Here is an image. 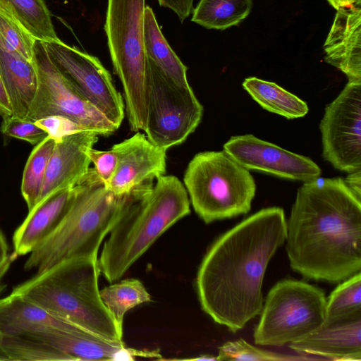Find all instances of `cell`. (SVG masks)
<instances>
[{
  "instance_id": "obj_12",
  "label": "cell",
  "mask_w": 361,
  "mask_h": 361,
  "mask_svg": "<svg viewBox=\"0 0 361 361\" xmlns=\"http://www.w3.org/2000/svg\"><path fill=\"white\" fill-rule=\"evenodd\" d=\"M322 157L336 169H361V82H348L326 108L319 126Z\"/></svg>"
},
{
  "instance_id": "obj_23",
  "label": "cell",
  "mask_w": 361,
  "mask_h": 361,
  "mask_svg": "<svg viewBox=\"0 0 361 361\" xmlns=\"http://www.w3.org/2000/svg\"><path fill=\"white\" fill-rule=\"evenodd\" d=\"M0 8L12 16L35 39L60 40L44 0H0Z\"/></svg>"
},
{
  "instance_id": "obj_9",
  "label": "cell",
  "mask_w": 361,
  "mask_h": 361,
  "mask_svg": "<svg viewBox=\"0 0 361 361\" xmlns=\"http://www.w3.org/2000/svg\"><path fill=\"white\" fill-rule=\"evenodd\" d=\"M147 120L145 133L166 150L184 142L200 123L203 106L191 87L178 86L147 58Z\"/></svg>"
},
{
  "instance_id": "obj_2",
  "label": "cell",
  "mask_w": 361,
  "mask_h": 361,
  "mask_svg": "<svg viewBox=\"0 0 361 361\" xmlns=\"http://www.w3.org/2000/svg\"><path fill=\"white\" fill-rule=\"evenodd\" d=\"M285 241L295 271L343 281L361 271V200L340 177L305 182L286 220Z\"/></svg>"
},
{
  "instance_id": "obj_24",
  "label": "cell",
  "mask_w": 361,
  "mask_h": 361,
  "mask_svg": "<svg viewBox=\"0 0 361 361\" xmlns=\"http://www.w3.org/2000/svg\"><path fill=\"white\" fill-rule=\"evenodd\" d=\"M252 0H200L191 20L207 29L238 25L250 13Z\"/></svg>"
},
{
  "instance_id": "obj_8",
  "label": "cell",
  "mask_w": 361,
  "mask_h": 361,
  "mask_svg": "<svg viewBox=\"0 0 361 361\" xmlns=\"http://www.w3.org/2000/svg\"><path fill=\"white\" fill-rule=\"evenodd\" d=\"M323 290L294 279L277 282L269 291L254 331L257 345L282 346L319 327L325 320Z\"/></svg>"
},
{
  "instance_id": "obj_32",
  "label": "cell",
  "mask_w": 361,
  "mask_h": 361,
  "mask_svg": "<svg viewBox=\"0 0 361 361\" xmlns=\"http://www.w3.org/2000/svg\"><path fill=\"white\" fill-rule=\"evenodd\" d=\"M87 156L94 164L93 171L98 178L106 187L113 178L116 166L117 157L111 148L107 151H100L90 147L87 150Z\"/></svg>"
},
{
  "instance_id": "obj_3",
  "label": "cell",
  "mask_w": 361,
  "mask_h": 361,
  "mask_svg": "<svg viewBox=\"0 0 361 361\" xmlns=\"http://www.w3.org/2000/svg\"><path fill=\"white\" fill-rule=\"evenodd\" d=\"M183 183L175 176L162 175L140 185L137 192L111 230L98 264L100 274L113 283L171 226L190 213Z\"/></svg>"
},
{
  "instance_id": "obj_17",
  "label": "cell",
  "mask_w": 361,
  "mask_h": 361,
  "mask_svg": "<svg viewBox=\"0 0 361 361\" xmlns=\"http://www.w3.org/2000/svg\"><path fill=\"white\" fill-rule=\"evenodd\" d=\"M324 50L326 62L343 72L348 82H361L360 5L337 9Z\"/></svg>"
},
{
  "instance_id": "obj_41",
  "label": "cell",
  "mask_w": 361,
  "mask_h": 361,
  "mask_svg": "<svg viewBox=\"0 0 361 361\" xmlns=\"http://www.w3.org/2000/svg\"><path fill=\"white\" fill-rule=\"evenodd\" d=\"M3 334L1 333V331H0V345H1V342L2 341V338H3Z\"/></svg>"
},
{
  "instance_id": "obj_19",
  "label": "cell",
  "mask_w": 361,
  "mask_h": 361,
  "mask_svg": "<svg viewBox=\"0 0 361 361\" xmlns=\"http://www.w3.org/2000/svg\"><path fill=\"white\" fill-rule=\"evenodd\" d=\"M73 324L20 295L10 293L0 299V331L3 335L25 336Z\"/></svg>"
},
{
  "instance_id": "obj_36",
  "label": "cell",
  "mask_w": 361,
  "mask_h": 361,
  "mask_svg": "<svg viewBox=\"0 0 361 361\" xmlns=\"http://www.w3.org/2000/svg\"><path fill=\"white\" fill-rule=\"evenodd\" d=\"M12 114L9 99L0 78V116L5 118L11 116Z\"/></svg>"
},
{
  "instance_id": "obj_37",
  "label": "cell",
  "mask_w": 361,
  "mask_h": 361,
  "mask_svg": "<svg viewBox=\"0 0 361 361\" xmlns=\"http://www.w3.org/2000/svg\"><path fill=\"white\" fill-rule=\"evenodd\" d=\"M16 259L17 257L13 253L8 255L6 260L0 265V294L5 287V285L2 283L1 281L9 269L13 262Z\"/></svg>"
},
{
  "instance_id": "obj_6",
  "label": "cell",
  "mask_w": 361,
  "mask_h": 361,
  "mask_svg": "<svg viewBox=\"0 0 361 361\" xmlns=\"http://www.w3.org/2000/svg\"><path fill=\"white\" fill-rule=\"evenodd\" d=\"M145 0H108L104 30L114 73L123 90L125 111L133 132L147 120Z\"/></svg>"
},
{
  "instance_id": "obj_35",
  "label": "cell",
  "mask_w": 361,
  "mask_h": 361,
  "mask_svg": "<svg viewBox=\"0 0 361 361\" xmlns=\"http://www.w3.org/2000/svg\"><path fill=\"white\" fill-rule=\"evenodd\" d=\"M344 181L352 193L361 200V169L349 173Z\"/></svg>"
},
{
  "instance_id": "obj_38",
  "label": "cell",
  "mask_w": 361,
  "mask_h": 361,
  "mask_svg": "<svg viewBox=\"0 0 361 361\" xmlns=\"http://www.w3.org/2000/svg\"><path fill=\"white\" fill-rule=\"evenodd\" d=\"M327 1L336 10L340 8L350 7L354 5H360V0H327Z\"/></svg>"
},
{
  "instance_id": "obj_34",
  "label": "cell",
  "mask_w": 361,
  "mask_h": 361,
  "mask_svg": "<svg viewBox=\"0 0 361 361\" xmlns=\"http://www.w3.org/2000/svg\"><path fill=\"white\" fill-rule=\"evenodd\" d=\"M194 0H158L161 6L170 8L178 17L180 21H183L190 16L194 10Z\"/></svg>"
},
{
  "instance_id": "obj_33",
  "label": "cell",
  "mask_w": 361,
  "mask_h": 361,
  "mask_svg": "<svg viewBox=\"0 0 361 361\" xmlns=\"http://www.w3.org/2000/svg\"><path fill=\"white\" fill-rule=\"evenodd\" d=\"M34 123L46 130L49 136L56 140L70 134L88 131L72 120L61 116L44 117Z\"/></svg>"
},
{
  "instance_id": "obj_21",
  "label": "cell",
  "mask_w": 361,
  "mask_h": 361,
  "mask_svg": "<svg viewBox=\"0 0 361 361\" xmlns=\"http://www.w3.org/2000/svg\"><path fill=\"white\" fill-rule=\"evenodd\" d=\"M144 42L147 58L165 77L180 87H190L188 68L170 47L149 6L145 10Z\"/></svg>"
},
{
  "instance_id": "obj_5",
  "label": "cell",
  "mask_w": 361,
  "mask_h": 361,
  "mask_svg": "<svg viewBox=\"0 0 361 361\" xmlns=\"http://www.w3.org/2000/svg\"><path fill=\"white\" fill-rule=\"evenodd\" d=\"M99 274L98 259H71L35 274L11 293L102 337L122 341L123 334L101 299Z\"/></svg>"
},
{
  "instance_id": "obj_18",
  "label": "cell",
  "mask_w": 361,
  "mask_h": 361,
  "mask_svg": "<svg viewBox=\"0 0 361 361\" xmlns=\"http://www.w3.org/2000/svg\"><path fill=\"white\" fill-rule=\"evenodd\" d=\"M77 185L54 192L39 201L16 229L13 254L18 257L33 251L58 227L72 205Z\"/></svg>"
},
{
  "instance_id": "obj_25",
  "label": "cell",
  "mask_w": 361,
  "mask_h": 361,
  "mask_svg": "<svg viewBox=\"0 0 361 361\" xmlns=\"http://www.w3.org/2000/svg\"><path fill=\"white\" fill-rule=\"evenodd\" d=\"M101 299L123 334L126 313L142 303L149 302L151 297L142 283L136 279H126L99 290Z\"/></svg>"
},
{
  "instance_id": "obj_30",
  "label": "cell",
  "mask_w": 361,
  "mask_h": 361,
  "mask_svg": "<svg viewBox=\"0 0 361 361\" xmlns=\"http://www.w3.org/2000/svg\"><path fill=\"white\" fill-rule=\"evenodd\" d=\"M217 360H310L305 357H296L289 355L268 351L255 347L244 339L228 341L219 348Z\"/></svg>"
},
{
  "instance_id": "obj_39",
  "label": "cell",
  "mask_w": 361,
  "mask_h": 361,
  "mask_svg": "<svg viewBox=\"0 0 361 361\" xmlns=\"http://www.w3.org/2000/svg\"><path fill=\"white\" fill-rule=\"evenodd\" d=\"M8 245L5 235L0 229V259L6 257L8 254Z\"/></svg>"
},
{
  "instance_id": "obj_29",
  "label": "cell",
  "mask_w": 361,
  "mask_h": 361,
  "mask_svg": "<svg viewBox=\"0 0 361 361\" xmlns=\"http://www.w3.org/2000/svg\"><path fill=\"white\" fill-rule=\"evenodd\" d=\"M35 39L9 13L0 8V44L33 61Z\"/></svg>"
},
{
  "instance_id": "obj_1",
  "label": "cell",
  "mask_w": 361,
  "mask_h": 361,
  "mask_svg": "<svg viewBox=\"0 0 361 361\" xmlns=\"http://www.w3.org/2000/svg\"><path fill=\"white\" fill-rule=\"evenodd\" d=\"M278 207L262 209L219 236L205 254L195 287L202 310L235 333L262 311L269 261L286 240Z\"/></svg>"
},
{
  "instance_id": "obj_10",
  "label": "cell",
  "mask_w": 361,
  "mask_h": 361,
  "mask_svg": "<svg viewBox=\"0 0 361 361\" xmlns=\"http://www.w3.org/2000/svg\"><path fill=\"white\" fill-rule=\"evenodd\" d=\"M33 63L37 86L25 121L51 116L66 117L85 130L108 136L118 128L87 101L50 60L43 42L35 39Z\"/></svg>"
},
{
  "instance_id": "obj_13",
  "label": "cell",
  "mask_w": 361,
  "mask_h": 361,
  "mask_svg": "<svg viewBox=\"0 0 361 361\" xmlns=\"http://www.w3.org/2000/svg\"><path fill=\"white\" fill-rule=\"evenodd\" d=\"M224 151L247 170L281 178L308 182L320 177L322 170L311 159L260 140L251 134L231 137Z\"/></svg>"
},
{
  "instance_id": "obj_27",
  "label": "cell",
  "mask_w": 361,
  "mask_h": 361,
  "mask_svg": "<svg viewBox=\"0 0 361 361\" xmlns=\"http://www.w3.org/2000/svg\"><path fill=\"white\" fill-rule=\"evenodd\" d=\"M341 283V282H340ZM361 313L360 271L343 280L326 299L324 322Z\"/></svg>"
},
{
  "instance_id": "obj_40",
  "label": "cell",
  "mask_w": 361,
  "mask_h": 361,
  "mask_svg": "<svg viewBox=\"0 0 361 361\" xmlns=\"http://www.w3.org/2000/svg\"><path fill=\"white\" fill-rule=\"evenodd\" d=\"M0 361H11V358L5 353L0 345Z\"/></svg>"
},
{
  "instance_id": "obj_26",
  "label": "cell",
  "mask_w": 361,
  "mask_h": 361,
  "mask_svg": "<svg viewBox=\"0 0 361 361\" xmlns=\"http://www.w3.org/2000/svg\"><path fill=\"white\" fill-rule=\"evenodd\" d=\"M56 140L48 136L36 145L25 164L21 181V194L28 211L39 202L46 170L53 152Z\"/></svg>"
},
{
  "instance_id": "obj_4",
  "label": "cell",
  "mask_w": 361,
  "mask_h": 361,
  "mask_svg": "<svg viewBox=\"0 0 361 361\" xmlns=\"http://www.w3.org/2000/svg\"><path fill=\"white\" fill-rule=\"evenodd\" d=\"M75 200L55 231L30 253L24 269L42 274L66 261L98 259L99 247L135 198L108 190L92 169L77 185Z\"/></svg>"
},
{
  "instance_id": "obj_28",
  "label": "cell",
  "mask_w": 361,
  "mask_h": 361,
  "mask_svg": "<svg viewBox=\"0 0 361 361\" xmlns=\"http://www.w3.org/2000/svg\"><path fill=\"white\" fill-rule=\"evenodd\" d=\"M1 346L11 361H67L53 347L26 336L4 335Z\"/></svg>"
},
{
  "instance_id": "obj_15",
  "label": "cell",
  "mask_w": 361,
  "mask_h": 361,
  "mask_svg": "<svg viewBox=\"0 0 361 361\" xmlns=\"http://www.w3.org/2000/svg\"><path fill=\"white\" fill-rule=\"evenodd\" d=\"M99 136L94 132L82 131L56 140L39 202L54 192L73 188L86 176L91 163L87 150L94 147Z\"/></svg>"
},
{
  "instance_id": "obj_16",
  "label": "cell",
  "mask_w": 361,
  "mask_h": 361,
  "mask_svg": "<svg viewBox=\"0 0 361 361\" xmlns=\"http://www.w3.org/2000/svg\"><path fill=\"white\" fill-rule=\"evenodd\" d=\"M298 353L333 360H361V313L324 322L314 331L288 344Z\"/></svg>"
},
{
  "instance_id": "obj_20",
  "label": "cell",
  "mask_w": 361,
  "mask_h": 361,
  "mask_svg": "<svg viewBox=\"0 0 361 361\" xmlns=\"http://www.w3.org/2000/svg\"><path fill=\"white\" fill-rule=\"evenodd\" d=\"M0 78L12 109V116L26 120L36 93L35 64L0 44Z\"/></svg>"
},
{
  "instance_id": "obj_11",
  "label": "cell",
  "mask_w": 361,
  "mask_h": 361,
  "mask_svg": "<svg viewBox=\"0 0 361 361\" xmlns=\"http://www.w3.org/2000/svg\"><path fill=\"white\" fill-rule=\"evenodd\" d=\"M43 44L59 71L118 128L125 116L124 102L100 61L61 39Z\"/></svg>"
},
{
  "instance_id": "obj_14",
  "label": "cell",
  "mask_w": 361,
  "mask_h": 361,
  "mask_svg": "<svg viewBox=\"0 0 361 361\" xmlns=\"http://www.w3.org/2000/svg\"><path fill=\"white\" fill-rule=\"evenodd\" d=\"M111 149L116 154L117 166L106 188L116 195L128 194L166 173L167 150L152 144L140 131Z\"/></svg>"
},
{
  "instance_id": "obj_22",
  "label": "cell",
  "mask_w": 361,
  "mask_h": 361,
  "mask_svg": "<svg viewBox=\"0 0 361 361\" xmlns=\"http://www.w3.org/2000/svg\"><path fill=\"white\" fill-rule=\"evenodd\" d=\"M243 88L264 109L288 119L305 116L307 103L274 82L256 77L246 78Z\"/></svg>"
},
{
  "instance_id": "obj_7",
  "label": "cell",
  "mask_w": 361,
  "mask_h": 361,
  "mask_svg": "<svg viewBox=\"0 0 361 361\" xmlns=\"http://www.w3.org/2000/svg\"><path fill=\"white\" fill-rule=\"evenodd\" d=\"M183 183L195 212L206 224L248 213L256 192L249 170L224 150L196 154Z\"/></svg>"
},
{
  "instance_id": "obj_42",
  "label": "cell",
  "mask_w": 361,
  "mask_h": 361,
  "mask_svg": "<svg viewBox=\"0 0 361 361\" xmlns=\"http://www.w3.org/2000/svg\"><path fill=\"white\" fill-rule=\"evenodd\" d=\"M7 257H8V256H7ZM7 257H5V258H4V259H0V265H1V264H2V263L6 260V259L7 258Z\"/></svg>"
},
{
  "instance_id": "obj_31",
  "label": "cell",
  "mask_w": 361,
  "mask_h": 361,
  "mask_svg": "<svg viewBox=\"0 0 361 361\" xmlns=\"http://www.w3.org/2000/svg\"><path fill=\"white\" fill-rule=\"evenodd\" d=\"M0 130L6 136L25 140L31 145H37L49 135L34 122L21 120L13 116L2 118Z\"/></svg>"
}]
</instances>
